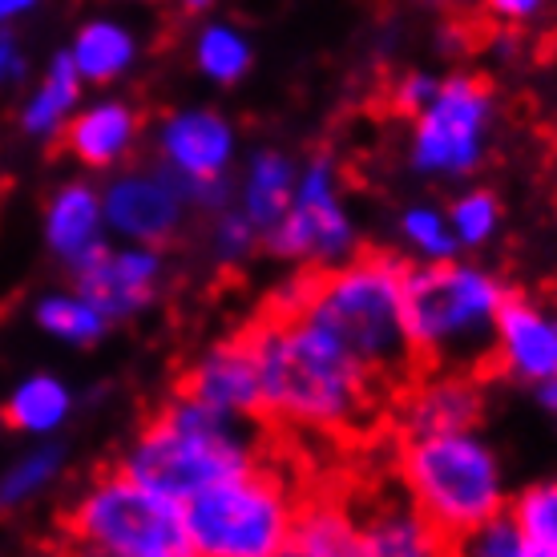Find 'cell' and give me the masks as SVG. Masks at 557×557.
Returning a JSON list of instances; mask_svg holds the SVG:
<instances>
[{"label":"cell","mask_w":557,"mask_h":557,"mask_svg":"<svg viewBox=\"0 0 557 557\" xmlns=\"http://www.w3.org/2000/svg\"><path fill=\"white\" fill-rule=\"evenodd\" d=\"M448 223H453V235L460 238V247H481L497 235V223H502V207L488 190H469L465 198L453 202L448 210Z\"/></svg>","instance_id":"obj_29"},{"label":"cell","mask_w":557,"mask_h":557,"mask_svg":"<svg viewBox=\"0 0 557 557\" xmlns=\"http://www.w3.org/2000/svg\"><path fill=\"white\" fill-rule=\"evenodd\" d=\"M251 41L235 25H207L195 41V65L214 85H235L251 70Z\"/></svg>","instance_id":"obj_25"},{"label":"cell","mask_w":557,"mask_h":557,"mask_svg":"<svg viewBox=\"0 0 557 557\" xmlns=\"http://www.w3.org/2000/svg\"><path fill=\"white\" fill-rule=\"evenodd\" d=\"M453 4H473V0H453Z\"/></svg>","instance_id":"obj_38"},{"label":"cell","mask_w":557,"mask_h":557,"mask_svg":"<svg viewBox=\"0 0 557 557\" xmlns=\"http://www.w3.org/2000/svg\"><path fill=\"white\" fill-rule=\"evenodd\" d=\"M295 178H299V166L278 150H259L251 162H247L243 190H238V210L251 219L259 235H267V231L292 210Z\"/></svg>","instance_id":"obj_19"},{"label":"cell","mask_w":557,"mask_h":557,"mask_svg":"<svg viewBox=\"0 0 557 557\" xmlns=\"http://www.w3.org/2000/svg\"><path fill=\"white\" fill-rule=\"evenodd\" d=\"M400 231H405V238L412 243V251H420L429 263H448V259H457V251H460V238L453 235V223L432 207L408 210Z\"/></svg>","instance_id":"obj_28"},{"label":"cell","mask_w":557,"mask_h":557,"mask_svg":"<svg viewBox=\"0 0 557 557\" xmlns=\"http://www.w3.org/2000/svg\"><path fill=\"white\" fill-rule=\"evenodd\" d=\"M295 497L267 465L231 473L182 502L190 549L202 557H275L287 549Z\"/></svg>","instance_id":"obj_6"},{"label":"cell","mask_w":557,"mask_h":557,"mask_svg":"<svg viewBox=\"0 0 557 557\" xmlns=\"http://www.w3.org/2000/svg\"><path fill=\"white\" fill-rule=\"evenodd\" d=\"M82 73L73 65L70 49L65 53H57L49 61V70H45L41 85L33 89V98L25 101V110H21V126H25L28 138H61L65 126H70V117L77 113V101H82Z\"/></svg>","instance_id":"obj_20"},{"label":"cell","mask_w":557,"mask_h":557,"mask_svg":"<svg viewBox=\"0 0 557 557\" xmlns=\"http://www.w3.org/2000/svg\"><path fill=\"white\" fill-rule=\"evenodd\" d=\"M356 525H360L363 557H429L448 549L441 530L408 497V488L368 502L356 517Z\"/></svg>","instance_id":"obj_16"},{"label":"cell","mask_w":557,"mask_h":557,"mask_svg":"<svg viewBox=\"0 0 557 557\" xmlns=\"http://www.w3.org/2000/svg\"><path fill=\"white\" fill-rule=\"evenodd\" d=\"M41 0H0V28L13 25V21H21L25 13H33Z\"/></svg>","instance_id":"obj_35"},{"label":"cell","mask_w":557,"mask_h":557,"mask_svg":"<svg viewBox=\"0 0 557 557\" xmlns=\"http://www.w3.org/2000/svg\"><path fill=\"white\" fill-rule=\"evenodd\" d=\"M497 275L465 263H429L405 271V332L420 368L429 363L473 360L476 351L493 356L497 311L505 304Z\"/></svg>","instance_id":"obj_5"},{"label":"cell","mask_w":557,"mask_h":557,"mask_svg":"<svg viewBox=\"0 0 557 557\" xmlns=\"http://www.w3.org/2000/svg\"><path fill=\"white\" fill-rule=\"evenodd\" d=\"M460 549H469V554H481V557H521V530H517V521L509 517V509L502 513H493L485 525H476Z\"/></svg>","instance_id":"obj_31"},{"label":"cell","mask_w":557,"mask_h":557,"mask_svg":"<svg viewBox=\"0 0 557 557\" xmlns=\"http://www.w3.org/2000/svg\"><path fill=\"white\" fill-rule=\"evenodd\" d=\"M182 4V13H190V16H202L210 9V4H214V0H178Z\"/></svg>","instance_id":"obj_37"},{"label":"cell","mask_w":557,"mask_h":557,"mask_svg":"<svg viewBox=\"0 0 557 557\" xmlns=\"http://www.w3.org/2000/svg\"><path fill=\"white\" fill-rule=\"evenodd\" d=\"M505 509L521 530V557H557V481L530 485Z\"/></svg>","instance_id":"obj_24"},{"label":"cell","mask_w":557,"mask_h":557,"mask_svg":"<svg viewBox=\"0 0 557 557\" xmlns=\"http://www.w3.org/2000/svg\"><path fill=\"white\" fill-rule=\"evenodd\" d=\"M396 408H400V436H436V432L473 429L481 420L485 396L469 372L453 368V372L412 380Z\"/></svg>","instance_id":"obj_13"},{"label":"cell","mask_w":557,"mask_h":557,"mask_svg":"<svg viewBox=\"0 0 557 557\" xmlns=\"http://www.w3.org/2000/svg\"><path fill=\"white\" fill-rule=\"evenodd\" d=\"M493 126V89L473 73H453L417 113L412 126V166L432 178H460L485 162Z\"/></svg>","instance_id":"obj_8"},{"label":"cell","mask_w":557,"mask_h":557,"mask_svg":"<svg viewBox=\"0 0 557 557\" xmlns=\"http://www.w3.org/2000/svg\"><path fill=\"white\" fill-rule=\"evenodd\" d=\"M295 557H363L360 525L348 505L335 497H307L295 505L287 549Z\"/></svg>","instance_id":"obj_18"},{"label":"cell","mask_w":557,"mask_h":557,"mask_svg":"<svg viewBox=\"0 0 557 557\" xmlns=\"http://www.w3.org/2000/svg\"><path fill=\"white\" fill-rule=\"evenodd\" d=\"M549 0H485V13L505 28H521L545 13Z\"/></svg>","instance_id":"obj_33"},{"label":"cell","mask_w":557,"mask_h":557,"mask_svg":"<svg viewBox=\"0 0 557 557\" xmlns=\"http://www.w3.org/2000/svg\"><path fill=\"white\" fill-rule=\"evenodd\" d=\"M243 339L259 368L263 417L307 432H348L376 412V380L292 304L278 299Z\"/></svg>","instance_id":"obj_1"},{"label":"cell","mask_w":557,"mask_h":557,"mask_svg":"<svg viewBox=\"0 0 557 557\" xmlns=\"http://www.w3.org/2000/svg\"><path fill=\"white\" fill-rule=\"evenodd\" d=\"M77 292L98 307L106 320H129L153 304L158 283H162V255L158 247H117L110 251L106 243H94L89 251H82L70 263Z\"/></svg>","instance_id":"obj_10"},{"label":"cell","mask_w":557,"mask_h":557,"mask_svg":"<svg viewBox=\"0 0 557 557\" xmlns=\"http://www.w3.org/2000/svg\"><path fill=\"white\" fill-rule=\"evenodd\" d=\"M400 485L441 530L448 549H460L476 525L505 509L502 460L473 429L405 436Z\"/></svg>","instance_id":"obj_4"},{"label":"cell","mask_w":557,"mask_h":557,"mask_svg":"<svg viewBox=\"0 0 557 557\" xmlns=\"http://www.w3.org/2000/svg\"><path fill=\"white\" fill-rule=\"evenodd\" d=\"M186 210L190 207H186L178 182L170 178L166 166L117 174L106 198H101L106 226L117 238L141 243V247H166L170 238L182 231Z\"/></svg>","instance_id":"obj_11"},{"label":"cell","mask_w":557,"mask_h":557,"mask_svg":"<svg viewBox=\"0 0 557 557\" xmlns=\"http://www.w3.org/2000/svg\"><path fill=\"white\" fill-rule=\"evenodd\" d=\"M141 117L129 101L106 98L94 101L89 110H77L65 126V150L85 162L89 170H110L122 158H129L134 141H138Z\"/></svg>","instance_id":"obj_17"},{"label":"cell","mask_w":557,"mask_h":557,"mask_svg":"<svg viewBox=\"0 0 557 557\" xmlns=\"http://www.w3.org/2000/svg\"><path fill=\"white\" fill-rule=\"evenodd\" d=\"M73 545L110 557H190L182 505L129 473H106L85 488L65 517Z\"/></svg>","instance_id":"obj_7"},{"label":"cell","mask_w":557,"mask_h":557,"mask_svg":"<svg viewBox=\"0 0 557 557\" xmlns=\"http://www.w3.org/2000/svg\"><path fill=\"white\" fill-rule=\"evenodd\" d=\"M73 65L82 73V82L89 85H110L117 77H126L134 57H138V41L126 25H117L110 16H98L82 25V33L73 37Z\"/></svg>","instance_id":"obj_22"},{"label":"cell","mask_w":557,"mask_h":557,"mask_svg":"<svg viewBox=\"0 0 557 557\" xmlns=\"http://www.w3.org/2000/svg\"><path fill=\"white\" fill-rule=\"evenodd\" d=\"M436 85L441 82H436L432 73H408V77H400L396 89H392V106L405 113V117H417V113L432 101Z\"/></svg>","instance_id":"obj_32"},{"label":"cell","mask_w":557,"mask_h":557,"mask_svg":"<svg viewBox=\"0 0 557 557\" xmlns=\"http://www.w3.org/2000/svg\"><path fill=\"white\" fill-rule=\"evenodd\" d=\"M37 323L45 332L65 339V344H98L110 320L101 315L98 307L89 304L82 292H65V295H45L37 304Z\"/></svg>","instance_id":"obj_26"},{"label":"cell","mask_w":557,"mask_h":557,"mask_svg":"<svg viewBox=\"0 0 557 557\" xmlns=\"http://www.w3.org/2000/svg\"><path fill=\"white\" fill-rule=\"evenodd\" d=\"M70 412H73V392L57 376H49V372L16 384L9 405H4V420L16 432H28V436H49V432H57L70 420Z\"/></svg>","instance_id":"obj_23"},{"label":"cell","mask_w":557,"mask_h":557,"mask_svg":"<svg viewBox=\"0 0 557 557\" xmlns=\"http://www.w3.org/2000/svg\"><path fill=\"white\" fill-rule=\"evenodd\" d=\"M267 247L278 259L292 263H323L335 267L356 255V226L348 219V207L339 198L335 162L327 153H315L299 166L295 178L292 210L267 231Z\"/></svg>","instance_id":"obj_9"},{"label":"cell","mask_w":557,"mask_h":557,"mask_svg":"<svg viewBox=\"0 0 557 557\" xmlns=\"http://www.w3.org/2000/svg\"><path fill=\"white\" fill-rule=\"evenodd\" d=\"M25 77V53H21V45L16 37L9 33V25L0 28V85H13Z\"/></svg>","instance_id":"obj_34"},{"label":"cell","mask_w":557,"mask_h":557,"mask_svg":"<svg viewBox=\"0 0 557 557\" xmlns=\"http://www.w3.org/2000/svg\"><path fill=\"white\" fill-rule=\"evenodd\" d=\"M259 238L263 235L255 231V223L238 207L219 210V219H214V259H219V263H226V267L243 263V259L255 251Z\"/></svg>","instance_id":"obj_30"},{"label":"cell","mask_w":557,"mask_h":557,"mask_svg":"<svg viewBox=\"0 0 557 557\" xmlns=\"http://www.w3.org/2000/svg\"><path fill=\"white\" fill-rule=\"evenodd\" d=\"M101 198L82 186V182H70L61 186L53 198H49V210H45V238L53 255H61L65 263H73L82 251H89L94 243H101Z\"/></svg>","instance_id":"obj_21"},{"label":"cell","mask_w":557,"mask_h":557,"mask_svg":"<svg viewBox=\"0 0 557 557\" xmlns=\"http://www.w3.org/2000/svg\"><path fill=\"white\" fill-rule=\"evenodd\" d=\"M493 360L509 376L533 384L557 376V320H549L542 307L521 295H505L493 332Z\"/></svg>","instance_id":"obj_15"},{"label":"cell","mask_w":557,"mask_h":557,"mask_svg":"<svg viewBox=\"0 0 557 557\" xmlns=\"http://www.w3.org/2000/svg\"><path fill=\"white\" fill-rule=\"evenodd\" d=\"M178 392L198 405L219 408L226 417L263 420V388H259V368L247 348L243 332L235 339H223L210 351H202L178 380Z\"/></svg>","instance_id":"obj_12"},{"label":"cell","mask_w":557,"mask_h":557,"mask_svg":"<svg viewBox=\"0 0 557 557\" xmlns=\"http://www.w3.org/2000/svg\"><path fill=\"white\" fill-rule=\"evenodd\" d=\"M405 271L388 251L351 255L283 295L299 315L323 327L376 384L420 372L405 332Z\"/></svg>","instance_id":"obj_2"},{"label":"cell","mask_w":557,"mask_h":557,"mask_svg":"<svg viewBox=\"0 0 557 557\" xmlns=\"http://www.w3.org/2000/svg\"><path fill=\"white\" fill-rule=\"evenodd\" d=\"M263 453L259 420L226 417L190 396H174L129 445L122 473L162 493L170 502H190L198 488L251 469Z\"/></svg>","instance_id":"obj_3"},{"label":"cell","mask_w":557,"mask_h":557,"mask_svg":"<svg viewBox=\"0 0 557 557\" xmlns=\"http://www.w3.org/2000/svg\"><path fill=\"white\" fill-rule=\"evenodd\" d=\"M537 400H542V408L549 412V417H557V376L537 384Z\"/></svg>","instance_id":"obj_36"},{"label":"cell","mask_w":557,"mask_h":557,"mask_svg":"<svg viewBox=\"0 0 557 557\" xmlns=\"http://www.w3.org/2000/svg\"><path fill=\"white\" fill-rule=\"evenodd\" d=\"M235 126L214 110L170 113L158 129L162 166L182 174V178H223L231 158H235Z\"/></svg>","instance_id":"obj_14"},{"label":"cell","mask_w":557,"mask_h":557,"mask_svg":"<svg viewBox=\"0 0 557 557\" xmlns=\"http://www.w3.org/2000/svg\"><path fill=\"white\" fill-rule=\"evenodd\" d=\"M61 469H65V448L61 445H41L25 453L9 473L0 476V509H16V505L33 502L41 488L53 485Z\"/></svg>","instance_id":"obj_27"}]
</instances>
